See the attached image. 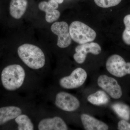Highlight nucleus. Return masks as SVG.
Here are the masks:
<instances>
[{"instance_id":"f8f14e48","label":"nucleus","mask_w":130,"mask_h":130,"mask_svg":"<svg viewBox=\"0 0 130 130\" xmlns=\"http://www.w3.org/2000/svg\"><path fill=\"white\" fill-rule=\"evenodd\" d=\"M81 119L85 130H107L109 128L108 126L106 123L87 114H82Z\"/></svg>"},{"instance_id":"9d476101","label":"nucleus","mask_w":130,"mask_h":130,"mask_svg":"<svg viewBox=\"0 0 130 130\" xmlns=\"http://www.w3.org/2000/svg\"><path fill=\"white\" fill-rule=\"evenodd\" d=\"M24 111V108L20 105H10L0 107V126L14 120L20 115L25 113Z\"/></svg>"},{"instance_id":"f257e3e1","label":"nucleus","mask_w":130,"mask_h":130,"mask_svg":"<svg viewBox=\"0 0 130 130\" xmlns=\"http://www.w3.org/2000/svg\"><path fill=\"white\" fill-rule=\"evenodd\" d=\"M29 73L18 64L8 65L0 73V83L5 90L9 92L20 91L27 84Z\"/></svg>"},{"instance_id":"20e7f679","label":"nucleus","mask_w":130,"mask_h":130,"mask_svg":"<svg viewBox=\"0 0 130 130\" xmlns=\"http://www.w3.org/2000/svg\"><path fill=\"white\" fill-rule=\"evenodd\" d=\"M107 71L117 77H122L130 74V62H126L119 55L114 54L107 60L106 64Z\"/></svg>"},{"instance_id":"f3484780","label":"nucleus","mask_w":130,"mask_h":130,"mask_svg":"<svg viewBox=\"0 0 130 130\" xmlns=\"http://www.w3.org/2000/svg\"><path fill=\"white\" fill-rule=\"evenodd\" d=\"M112 108L120 117L128 120L130 118V109L127 105L121 103H116L112 106Z\"/></svg>"},{"instance_id":"6ab92c4d","label":"nucleus","mask_w":130,"mask_h":130,"mask_svg":"<svg viewBox=\"0 0 130 130\" xmlns=\"http://www.w3.org/2000/svg\"><path fill=\"white\" fill-rule=\"evenodd\" d=\"M122 0H94L96 5L103 8L115 6L119 5Z\"/></svg>"},{"instance_id":"4468645a","label":"nucleus","mask_w":130,"mask_h":130,"mask_svg":"<svg viewBox=\"0 0 130 130\" xmlns=\"http://www.w3.org/2000/svg\"><path fill=\"white\" fill-rule=\"evenodd\" d=\"M38 7L40 10L45 12V19L47 23H52L57 21L60 17V12L50 5L48 2H41L38 4Z\"/></svg>"},{"instance_id":"412c9836","label":"nucleus","mask_w":130,"mask_h":130,"mask_svg":"<svg viewBox=\"0 0 130 130\" xmlns=\"http://www.w3.org/2000/svg\"><path fill=\"white\" fill-rule=\"evenodd\" d=\"M58 4H61L64 2V0H54Z\"/></svg>"},{"instance_id":"a211bd4d","label":"nucleus","mask_w":130,"mask_h":130,"mask_svg":"<svg viewBox=\"0 0 130 130\" xmlns=\"http://www.w3.org/2000/svg\"><path fill=\"white\" fill-rule=\"evenodd\" d=\"M123 22L125 28L122 34V39L126 44L130 46V14L124 18Z\"/></svg>"},{"instance_id":"4be33fe9","label":"nucleus","mask_w":130,"mask_h":130,"mask_svg":"<svg viewBox=\"0 0 130 130\" xmlns=\"http://www.w3.org/2000/svg\"></svg>"},{"instance_id":"f03ea898","label":"nucleus","mask_w":130,"mask_h":130,"mask_svg":"<svg viewBox=\"0 0 130 130\" xmlns=\"http://www.w3.org/2000/svg\"><path fill=\"white\" fill-rule=\"evenodd\" d=\"M17 53L24 64L31 70L38 71L45 66V55L37 46L29 43L22 44L18 48Z\"/></svg>"},{"instance_id":"6e6552de","label":"nucleus","mask_w":130,"mask_h":130,"mask_svg":"<svg viewBox=\"0 0 130 130\" xmlns=\"http://www.w3.org/2000/svg\"><path fill=\"white\" fill-rule=\"evenodd\" d=\"M69 26L65 21L56 22L51 25L52 32L58 36L57 46L60 48H66L71 43Z\"/></svg>"},{"instance_id":"aec40b11","label":"nucleus","mask_w":130,"mask_h":130,"mask_svg":"<svg viewBox=\"0 0 130 130\" xmlns=\"http://www.w3.org/2000/svg\"><path fill=\"white\" fill-rule=\"evenodd\" d=\"M118 129L119 130H130V123L125 120H120L118 123Z\"/></svg>"},{"instance_id":"423d86ee","label":"nucleus","mask_w":130,"mask_h":130,"mask_svg":"<svg viewBox=\"0 0 130 130\" xmlns=\"http://www.w3.org/2000/svg\"><path fill=\"white\" fill-rule=\"evenodd\" d=\"M55 106L65 111L74 112L80 106L79 100L72 94L65 91L57 93L54 100Z\"/></svg>"},{"instance_id":"2eb2a0df","label":"nucleus","mask_w":130,"mask_h":130,"mask_svg":"<svg viewBox=\"0 0 130 130\" xmlns=\"http://www.w3.org/2000/svg\"><path fill=\"white\" fill-rule=\"evenodd\" d=\"M16 124V129L18 130H33L35 126L31 117L25 112L21 114L14 120Z\"/></svg>"},{"instance_id":"7ed1b4c3","label":"nucleus","mask_w":130,"mask_h":130,"mask_svg":"<svg viewBox=\"0 0 130 130\" xmlns=\"http://www.w3.org/2000/svg\"><path fill=\"white\" fill-rule=\"evenodd\" d=\"M69 29L71 39L79 44L92 42L96 37V33L93 29L80 21L73 22Z\"/></svg>"},{"instance_id":"ddd939ff","label":"nucleus","mask_w":130,"mask_h":130,"mask_svg":"<svg viewBox=\"0 0 130 130\" xmlns=\"http://www.w3.org/2000/svg\"><path fill=\"white\" fill-rule=\"evenodd\" d=\"M27 0H11L9 13L13 18L19 19L25 13L28 6Z\"/></svg>"},{"instance_id":"1a4fd4ad","label":"nucleus","mask_w":130,"mask_h":130,"mask_svg":"<svg viewBox=\"0 0 130 130\" xmlns=\"http://www.w3.org/2000/svg\"><path fill=\"white\" fill-rule=\"evenodd\" d=\"M73 59L77 63L81 64L85 61L87 54L98 55L101 53V48L98 43L90 42L79 44L76 47Z\"/></svg>"},{"instance_id":"dca6fc26","label":"nucleus","mask_w":130,"mask_h":130,"mask_svg":"<svg viewBox=\"0 0 130 130\" xmlns=\"http://www.w3.org/2000/svg\"><path fill=\"white\" fill-rule=\"evenodd\" d=\"M87 100L93 105L101 106L107 104L109 102V98L105 92L100 90L89 95Z\"/></svg>"},{"instance_id":"0eeeda50","label":"nucleus","mask_w":130,"mask_h":130,"mask_svg":"<svg viewBox=\"0 0 130 130\" xmlns=\"http://www.w3.org/2000/svg\"><path fill=\"white\" fill-rule=\"evenodd\" d=\"M97 84L112 98L120 99L123 94L122 89L115 78L103 74L98 78Z\"/></svg>"},{"instance_id":"9b49d317","label":"nucleus","mask_w":130,"mask_h":130,"mask_svg":"<svg viewBox=\"0 0 130 130\" xmlns=\"http://www.w3.org/2000/svg\"><path fill=\"white\" fill-rule=\"evenodd\" d=\"M39 130H67L68 126L63 119L59 116L47 117L41 119L38 123Z\"/></svg>"},{"instance_id":"39448f33","label":"nucleus","mask_w":130,"mask_h":130,"mask_svg":"<svg viewBox=\"0 0 130 130\" xmlns=\"http://www.w3.org/2000/svg\"><path fill=\"white\" fill-rule=\"evenodd\" d=\"M87 72L83 68H77L68 75L61 78L59 81L60 86L66 89H73L81 87L87 79Z\"/></svg>"}]
</instances>
